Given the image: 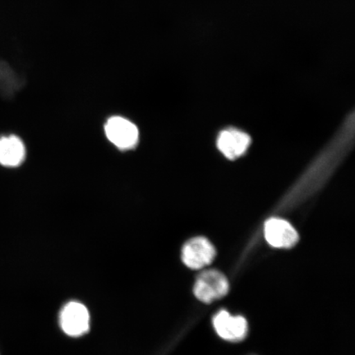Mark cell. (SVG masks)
I'll use <instances>...</instances> for the list:
<instances>
[{
	"mask_svg": "<svg viewBox=\"0 0 355 355\" xmlns=\"http://www.w3.org/2000/svg\"><path fill=\"white\" fill-rule=\"evenodd\" d=\"M230 285L227 278L217 270H204L199 275L193 287L194 295L205 304L223 298L228 294Z\"/></svg>",
	"mask_w": 355,
	"mask_h": 355,
	"instance_id": "cell-1",
	"label": "cell"
},
{
	"mask_svg": "<svg viewBox=\"0 0 355 355\" xmlns=\"http://www.w3.org/2000/svg\"><path fill=\"white\" fill-rule=\"evenodd\" d=\"M105 132L110 143L121 150L132 149L139 143V128L123 117L109 119L105 125Z\"/></svg>",
	"mask_w": 355,
	"mask_h": 355,
	"instance_id": "cell-2",
	"label": "cell"
},
{
	"mask_svg": "<svg viewBox=\"0 0 355 355\" xmlns=\"http://www.w3.org/2000/svg\"><path fill=\"white\" fill-rule=\"evenodd\" d=\"M216 255L215 247L204 237L190 239L182 250L183 263L193 270H200L209 266L215 259Z\"/></svg>",
	"mask_w": 355,
	"mask_h": 355,
	"instance_id": "cell-3",
	"label": "cell"
},
{
	"mask_svg": "<svg viewBox=\"0 0 355 355\" xmlns=\"http://www.w3.org/2000/svg\"><path fill=\"white\" fill-rule=\"evenodd\" d=\"M62 330L69 336H81L89 330L90 317L83 304L78 302H69L62 309L60 316Z\"/></svg>",
	"mask_w": 355,
	"mask_h": 355,
	"instance_id": "cell-4",
	"label": "cell"
},
{
	"mask_svg": "<svg viewBox=\"0 0 355 355\" xmlns=\"http://www.w3.org/2000/svg\"><path fill=\"white\" fill-rule=\"evenodd\" d=\"M266 241L270 246L291 248L299 241V234L290 222L279 218H270L264 226Z\"/></svg>",
	"mask_w": 355,
	"mask_h": 355,
	"instance_id": "cell-5",
	"label": "cell"
},
{
	"mask_svg": "<svg viewBox=\"0 0 355 355\" xmlns=\"http://www.w3.org/2000/svg\"><path fill=\"white\" fill-rule=\"evenodd\" d=\"M213 326L222 339L239 343L248 334V322L241 316H232L227 311L221 310L213 318Z\"/></svg>",
	"mask_w": 355,
	"mask_h": 355,
	"instance_id": "cell-6",
	"label": "cell"
},
{
	"mask_svg": "<svg viewBox=\"0 0 355 355\" xmlns=\"http://www.w3.org/2000/svg\"><path fill=\"white\" fill-rule=\"evenodd\" d=\"M250 144V135L236 128H228L222 131L217 139V148L230 159L241 157L246 153Z\"/></svg>",
	"mask_w": 355,
	"mask_h": 355,
	"instance_id": "cell-7",
	"label": "cell"
},
{
	"mask_svg": "<svg viewBox=\"0 0 355 355\" xmlns=\"http://www.w3.org/2000/svg\"><path fill=\"white\" fill-rule=\"evenodd\" d=\"M26 148L19 137H0V164L6 167L19 166L24 162Z\"/></svg>",
	"mask_w": 355,
	"mask_h": 355,
	"instance_id": "cell-8",
	"label": "cell"
}]
</instances>
